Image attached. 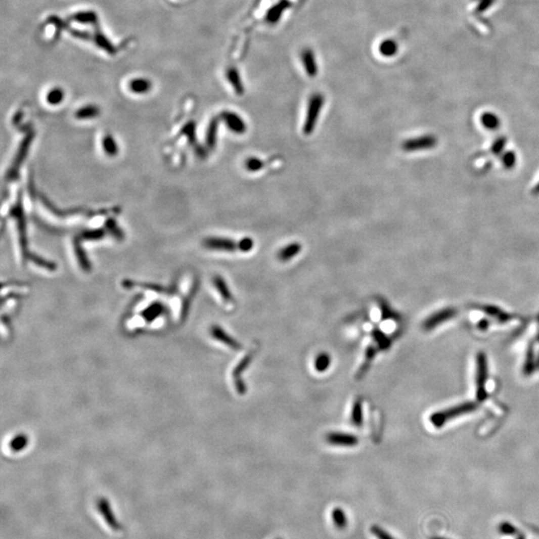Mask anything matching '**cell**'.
Listing matches in <instances>:
<instances>
[{
  "mask_svg": "<svg viewBox=\"0 0 539 539\" xmlns=\"http://www.w3.org/2000/svg\"><path fill=\"white\" fill-rule=\"evenodd\" d=\"M474 410H475V405L474 403H472V402L463 403V405L458 406V407H456L454 409H451V410L443 411V412L436 413V414L432 415L430 417V422L432 423L434 426L439 427V426H441L442 424H444L446 421H450V420H452L454 418H457V417H459L462 414L470 413V412H472Z\"/></svg>",
  "mask_w": 539,
  "mask_h": 539,
  "instance_id": "1",
  "label": "cell"
},
{
  "mask_svg": "<svg viewBox=\"0 0 539 539\" xmlns=\"http://www.w3.org/2000/svg\"><path fill=\"white\" fill-rule=\"evenodd\" d=\"M324 103V99L322 95H315L311 97L308 105V114L306 118V122L303 128V131L306 135H309L313 132L316 124L318 122V118L320 115V111L322 109Z\"/></svg>",
  "mask_w": 539,
  "mask_h": 539,
  "instance_id": "2",
  "label": "cell"
},
{
  "mask_svg": "<svg viewBox=\"0 0 539 539\" xmlns=\"http://www.w3.org/2000/svg\"><path fill=\"white\" fill-rule=\"evenodd\" d=\"M204 246L207 249L215 250V251H223V252H234L236 250H239L238 244L228 238H219V237H211L207 238L203 242Z\"/></svg>",
  "mask_w": 539,
  "mask_h": 539,
  "instance_id": "3",
  "label": "cell"
},
{
  "mask_svg": "<svg viewBox=\"0 0 539 539\" xmlns=\"http://www.w3.org/2000/svg\"><path fill=\"white\" fill-rule=\"evenodd\" d=\"M326 441L336 446H355L358 444V438L354 434L345 432H329L326 435Z\"/></svg>",
  "mask_w": 539,
  "mask_h": 539,
  "instance_id": "4",
  "label": "cell"
},
{
  "mask_svg": "<svg viewBox=\"0 0 539 539\" xmlns=\"http://www.w3.org/2000/svg\"><path fill=\"white\" fill-rule=\"evenodd\" d=\"M487 376L486 360L483 353H478L477 355V373H476V385H477V397L482 400L485 396L484 384Z\"/></svg>",
  "mask_w": 539,
  "mask_h": 539,
  "instance_id": "5",
  "label": "cell"
},
{
  "mask_svg": "<svg viewBox=\"0 0 539 539\" xmlns=\"http://www.w3.org/2000/svg\"><path fill=\"white\" fill-rule=\"evenodd\" d=\"M253 356H254V352H251L249 353L248 355H246L241 362L240 364L237 366L236 370L234 371L233 375L235 377V385H236V388L238 390V392L240 394H244L246 392V385H244V382L240 379L242 373L250 366L252 360H253Z\"/></svg>",
  "mask_w": 539,
  "mask_h": 539,
  "instance_id": "6",
  "label": "cell"
},
{
  "mask_svg": "<svg viewBox=\"0 0 539 539\" xmlns=\"http://www.w3.org/2000/svg\"><path fill=\"white\" fill-rule=\"evenodd\" d=\"M221 118L225 121L226 125L229 127V129L233 131L234 133L243 134V133L246 132L247 126H246L245 122L243 121V119L240 116H238L237 114L233 113V112L225 111L221 115Z\"/></svg>",
  "mask_w": 539,
  "mask_h": 539,
  "instance_id": "7",
  "label": "cell"
},
{
  "mask_svg": "<svg viewBox=\"0 0 539 539\" xmlns=\"http://www.w3.org/2000/svg\"><path fill=\"white\" fill-rule=\"evenodd\" d=\"M152 83L147 78H134L129 82V89L136 94H145L151 90Z\"/></svg>",
  "mask_w": 539,
  "mask_h": 539,
  "instance_id": "8",
  "label": "cell"
},
{
  "mask_svg": "<svg viewBox=\"0 0 539 539\" xmlns=\"http://www.w3.org/2000/svg\"><path fill=\"white\" fill-rule=\"evenodd\" d=\"M212 335L214 336L215 339H217L218 341L224 343L225 345H227L228 347H232L234 349H240L242 348L241 344L236 341L234 338H231L225 331H223L220 327H214L213 330H212Z\"/></svg>",
  "mask_w": 539,
  "mask_h": 539,
  "instance_id": "9",
  "label": "cell"
},
{
  "mask_svg": "<svg viewBox=\"0 0 539 539\" xmlns=\"http://www.w3.org/2000/svg\"><path fill=\"white\" fill-rule=\"evenodd\" d=\"M302 251L300 243H292L278 252V259L282 262H287L296 257Z\"/></svg>",
  "mask_w": 539,
  "mask_h": 539,
  "instance_id": "10",
  "label": "cell"
},
{
  "mask_svg": "<svg viewBox=\"0 0 539 539\" xmlns=\"http://www.w3.org/2000/svg\"><path fill=\"white\" fill-rule=\"evenodd\" d=\"M453 315H454V312H453V311H450V310H444V311L437 312V313L433 315L432 317L428 318V319L424 322V330H431V329H433L435 326H437L438 324L442 323V322L445 321L446 319L451 318Z\"/></svg>",
  "mask_w": 539,
  "mask_h": 539,
  "instance_id": "11",
  "label": "cell"
},
{
  "mask_svg": "<svg viewBox=\"0 0 539 539\" xmlns=\"http://www.w3.org/2000/svg\"><path fill=\"white\" fill-rule=\"evenodd\" d=\"M363 399L362 397H357L353 405H352V409H351V416H350V422L351 424L355 426H362L363 424V420H364V417H363Z\"/></svg>",
  "mask_w": 539,
  "mask_h": 539,
  "instance_id": "12",
  "label": "cell"
},
{
  "mask_svg": "<svg viewBox=\"0 0 539 539\" xmlns=\"http://www.w3.org/2000/svg\"><path fill=\"white\" fill-rule=\"evenodd\" d=\"M71 19L82 24H95L98 17L94 11H79L71 16Z\"/></svg>",
  "mask_w": 539,
  "mask_h": 539,
  "instance_id": "13",
  "label": "cell"
},
{
  "mask_svg": "<svg viewBox=\"0 0 539 539\" xmlns=\"http://www.w3.org/2000/svg\"><path fill=\"white\" fill-rule=\"evenodd\" d=\"M376 355H377V348L376 347L370 346L367 348L365 362H364L362 368L360 369L358 373L356 374V379H362L366 375V373L369 371V369L371 367V364L373 363V361H374Z\"/></svg>",
  "mask_w": 539,
  "mask_h": 539,
  "instance_id": "14",
  "label": "cell"
},
{
  "mask_svg": "<svg viewBox=\"0 0 539 539\" xmlns=\"http://www.w3.org/2000/svg\"><path fill=\"white\" fill-rule=\"evenodd\" d=\"M332 519L339 529H344L347 524V517L345 510L341 507H335L332 511Z\"/></svg>",
  "mask_w": 539,
  "mask_h": 539,
  "instance_id": "15",
  "label": "cell"
},
{
  "mask_svg": "<svg viewBox=\"0 0 539 539\" xmlns=\"http://www.w3.org/2000/svg\"><path fill=\"white\" fill-rule=\"evenodd\" d=\"M214 284L218 290V292L220 293V295L222 296V298L226 301V302H232L233 301V295L226 284V282L219 276L215 277L214 278Z\"/></svg>",
  "mask_w": 539,
  "mask_h": 539,
  "instance_id": "16",
  "label": "cell"
},
{
  "mask_svg": "<svg viewBox=\"0 0 539 539\" xmlns=\"http://www.w3.org/2000/svg\"><path fill=\"white\" fill-rule=\"evenodd\" d=\"M218 125L219 120L213 119L209 125L208 132H207V146L211 149H213L216 146L217 142V132H218Z\"/></svg>",
  "mask_w": 539,
  "mask_h": 539,
  "instance_id": "17",
  "label": "cell"
},
{
  "mask_svg": "<svg viewBox=\"0 0 539 539\" xmlns=\"http://www.w3.org/2000/svg\"><path fill=\"white\" fill-rule=\"evenodd\" d=\"M331 363H332L331 355L327 352H321L317 355L315 360V369L320 373H324L329 369Z\"/></svg>",
  "mask_w": 539,
  "mask_h": 539,
  "instance_id": "18",
  "label": "cell"
},
{
  "mask_svg": "<svg viewBox=\"0 0 539 539\" xmlns=\"http://www.w3.org/2000/svg\"><path fill=\"white\" fill-rule=\"evenodd\" d=\"M95 43L97 44L98 47H100L101 49H103L104 51H106L109 54H114L116 52V48L114 47V45L109 41V39L107 38L104 34H102L100 31H97V33L95 34Z\"/></svg>",
  "mask_w": 539,
  "mask_h": 539,
  "instance_id": "19",
  "label": "cell"
},
{
  "mask_svg": "<svg viewBox=\"0 0 539 539\" xmlns=\"http://www.w3.org/2000/svg\"><path fill=\"white\" fill-rule=\"evenodd\" d=\"M100 110L97 106L94 105H87L80 109H78L76 112V117L78 119H90L99 115Z\"/></svg>",
  "mask_w": 539,
  "mask_h": 539,
  "instance_id": "20",
  "label": "cell"
},
{
  "mask_svg": "<svg viewBox=\"0 0 539 539\" xmlns=\"http://www.w3.org/2000/svg\"><path fill=\"white\" fill-rule=\"evenodd\" d=\"M46 99L50 105H58L64 99V91L59 87L53 88L48 92Z\"/></svg>",
  "mask_w": 539,
  "mask_h": 539,
  "instance_id": "21",
  "label": "cell"
},
{
  "mask_svg": "<svg viewBox=\"0 0 539 539\" xmlns=\"http://www.w3.org/2000/svg\"><path fill=\"white\" fill-rule=\"evenodd\" d=\"M103 148L105 152L109 156H115L118 153V146L116 144L115 140L110 135L106 136L103 139Z\"/></svg>",
  "mask_w": 539,
  "mask_h": 539,
  "instance_id": "22",
  "label": "cell"
},
{
  "mask_svg": "<svg viewBox=\"0 0 539 539\" xmlns=\"http://www.w3.org/2000/svg\"><path fill=\"white\" fill-rule=\"evenodd\" d=\"M245 167L248 171H251V172H257V171H260L261 169H263L264 167V163L262 160H260L259 158H256V157H250L246 160L245 162Z\"/></svg>",
  "mask_w": 539,
  "mask_h": 539,
  "instance_id": "23",
  "label": "cell"
},
{
  "mask_svg": "<svg viewBox=\"0 0 539 539\" xmlns=\"http://www.w3.org/2000/svg\"><path fill=\"white\" fill-rule=\"evenodd\" d=\"M373 338H374L375 342L377 343V345L379 346V347H381L382 349H386L390 346V341L385 337V335H384L380 331H375L373 333Z\"/></svg>",
  "mask_w": 539,
  "mask_h": 539,
  "instance_id": "24",
  "label": "cell"
},
{
  "mask_svg": "<svg viewBox=\"0 0 539 539\" xmlns=\"http://www.w3.org/2000/svg\"><path fill=\"white\" fill-rule=\"evenodd\" d=\"M371 532L378 539H395L391 534H389L383 527L378 524H374L371 527Z\"/></svg>",
  "mask_w": 539,
  "mask_h": 539,
  "instance_id": "25",
  "label": "cell"
},
{
  "mask_svg": "<svg viewBox=\"0 0 539 539\" xmlns=\"http://www.w3.org/2000/svg\"><path fill=\"white\" fill-rule=\"evenodd\" d=\"M238 246H239V250L240 251H242L244 253H247V252H250L254 248V241H253L252 238L246 237V238H243L238 243Z\"/></svg>",
  "mask_w": 539,
  "mask_h": 539,
  "instance_id": "26",
  "label": "cell"
},
{
  "mask_svg": "<svg viewBox=\"0 0 539 539\" xmlns=\"http://www.w3.org/2000/svg\"><path fill=\"white\" fill-rule=\"evenodd\" d=\"M381 308H382V318L383 319H387V318H390L393 316V313L390 311V308L387 306V304L385 302H382L381 304Z\"/></svg>",
  "mask_w": 539,
  "mask_h": 539,
  "instance_id": "27",
  "label": "cell"
},
{
  "mask_svg": "<svg viewBox=\"0 0 539 539\" xmlns=\"http://www.w3.org/2000/svg\"><path fill=\"white\" fill-rule=\"evenodd\" d=\"M514 527L512 525H510L509 523H503L501 525V531L502 533H506V534H512L514 532Z\"/></svg>",
  "mask_w": 539,
  "mask_h": 539,
  "instance_id": "28",
  "label": "cell"
},
{
  "mask_svg": "<svg viewBox=\"0 0 539 539\" xmlns=\"http://www.w3.org/2000/svg\"><path fill=\"white\" fill-rule=\"evenodd\" d=\"M517 539H524V538H523V537H522V536H520V537H518V538H517Z\"/></svg>",
  "mask_w": 539,
  "mask_h": 539,
  "instance_id": "29",
  "label": "cell"
},
{
  "mask_svg": "<svg viewBox=\"0 0 539 539\" xmlns=\"http://www.w3.org/2000/svg\"><path fill=\"white\" fill-rule=\"evenodd\" d=\"M277 539H282V538H277Z\"/></svg>",
  "mask_w": 539,
  "mask_h": 539,
  "instance_id": "30",
  "label": "cell"
}]
</instances>
